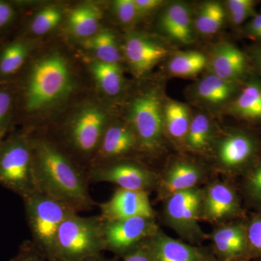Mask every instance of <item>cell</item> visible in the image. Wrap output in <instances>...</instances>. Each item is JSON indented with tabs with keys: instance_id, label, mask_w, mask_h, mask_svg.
Listing matches in <instances>:
<instances>
[{
	"instance_id": "obj_37",
	"label": "cell",
	"mask_w": 261,
	"mask_h": 261,
	"mask_svg": "<svg viewBox=\"0 0 261 261\" xmlns=\"http://www.w3.org/2000/svg\"><path fill=\"white\" fill-rule=\"evenodd\" d=\"M247 189L250 197L261 204V162L249 176Z\"/></svg>"
},
{
	"instance_id": "obj_44",
	"label": "cell",
	"mask_w": 261,
	"mask_h": 261,
	"mask_svg": "<svg viewBox=\"0 0 261 261\" xmlns=\"http://www.w3.org/2000/svg\"><path fill=\"white\" fill-rule=\"evenodd\" d=\"M8 130H0V145H1L2 142L4 140L5 135Z\"/></svg>"
},
{
	"instance_id": "obj_19",
	"label": "cell",
	"mask_w": 261,
	"mask_h": 261,
	"mask_svg": "<svg viewBox=\"0 0 261 261\" xmlns=\"http://www.w3.org/2000/svg\"><path fill=\"white\" fill-rule=\"evenodd\" d=\"M215 250L221 261H238L250 254L247 231L240 225L216 229L212 234Z\"/></svg>"
},
{
	"instance_id": "obj_13",
	"label": "cell",
	"mask_w": 261,
	"mask_h": 261,
	"mask_svg": "<svg viewBox=\"0 0 261 261\" xmlns=\"http://www.w3.org/2000/svg\"><path fill=\"white\" fill-rule=\"evenodd\" d=\"M147 244L153 261H218L205 250L169 238L160 230Z\"/></svg>"
},
{
	"instance_id": "obj_38",
	"label": "cell",
	"mask_w": 261,
	"mask_h": 261,
	"mask_svg": "<svg viewBox=\"0 0 261 261\" xmlns=\"http://www.w3.org/2000/svg\"><path fill=\"white\" fill-rule=\"evenodd\" d=\"M122 257V261H153L147 240Z\"/></svg>"
},
{
	"instance_id": "obj_26",
	"label": "cell",
	"mask_w": 261,
	"mask_h": 261,
	"mask_svg": "<svg viewBox=\"0 0 261 261\" xmlns=\"http://www.w3.org/2000/svg\"><path fill=\"white\" fill-rule=\"evenodd\" d=\"M226 12L222 3L209 1L203 3L194 18L195 31L202 35L216 34L224 23Z\"/></svg>"
},
{
	"instance_id": "obj_5",
	"label": "cell",
	"mask_w": 261,
	"mask_h": 261,
	"mask_svg": "<svg viewBox=\"0 0 261 261\" xmlns=\"http://www.w3.org/2000/svg\"><path fill=\"white\" fill-rule=\"evenodd\" d=\"M0 185L21 197L36 189L31 138L15 134L0 145Z\"/></svg>"
},
{
	"instance_id": "obj_45",
	"label": "cell",
	"mask_w": 261,
	"mask_h": 261,
	"mask_svg": "<svg viewBox=\"0 0 261 261\" xmlns=\"http://www.w3.org/2000/svg\"><path fill=\"white\" fill-rule=\"evenodd\" d=\"M238 261H245V260H238Z\"/></svg>"
},
{
	"instance_id": "obj_32",
	"label": "cell",
	"mask_w": 261,
	"mask_h": 261,
	"mask_svg": "<svg viewBox=\"0 0 261 261\" xmlns=\"http://www.w3.org/2000/svg\"><path fill=\"white\" fill-rule=\"evenodd\" d=\"M225 9L231 23L234 25H241L247 19L257 14L255 3L252 0H228Z\"/></svg>"
},
{
	"instance_id": "obj_10",
	"label": "cell",
	"mask_w": 261,
	"mask_h": 261,
	"mask_svg": "<svg viewBox=\"0 0 261 261\" xmlns=\"http://www.w3.org/2000/svg\"><path fill=\"white\" fill-rule=\"evenodd\" d=\"M106 125L107 117L102 111L94 107L85 108L67 128L68 143L82 155H92L97 151Z\"/></svg>"
},
{
	"instance_id": "obj_14",
	"label": "cell",
	"mask_w": 261,
	"mask_h": 261,
	"mask_svg": "<svg viewBox=\"0 0 261 261\" xmlns=\"http://www.w3.org/2000/svg\"><path fill=\"white\" fill-rule=\"evenodd\" d=\"M207 66L211 74L228 82H238L246 74L248 62L239 48L227 42L216 44L211 50Z\"/></svg>"
},
{
	"instance_id": "obj_40",
	"label": "cell",
	"mask_w": 261,
	"mask_h": 261,
	"mask_svg": "<svg viewBox=\"0 0 261 261\" xmlns=\"http://www.w3.org/2000/svg\"><path fill=\"white\" fill-rule=\"evenodd\" d=\"M245 32L250 39L261 41V13L250 19L245 25Z\"/></svg>"
},
{
	"instance_id": "obj_36",
	"label": "cell",
	"mask_w": 261,
	"mask_h": 261,
	"mask_svg": "<svg viewBox=\"0 0 261 261\" xmlns=\"http://www.w3.org/2000/svg\"><path fill=\"white\" fill-rule=\"evenodd\" d=\"M46 259L37 250L32 242H24L18 253L10 261H45Z\"/></svg>"
},
{
	"instance_id": "obj_41",
	"label": "cell",
	"mask_w": 261,
	"mask_h": 261,
	"mask_svg": "<svg viewBox=\"0 0 261 261\" xmlns=\"http://www.w3.org/2000/svg\"><path fill=\"white\" fill-rule=\"evenodd\" d=\"M135 3L141 16L143 17L157 10L164 2L161 0H135Z\"/></svg>"
},
{
	"instance_id": "obj_22",
	"label": "cell",
	"mask_w": 261,
	"mask_h": 261,
	"mask_svg": "<svg viewBox=\"0 0 261 261\" xmlns=\"http://www.w3.org/2000/svg\"><path fill=\"white\" fill-rule=\"evenodd\" d=\"M229 110L232 114L243 119L261 121L260 81H250L233 99Z\"/></svg>"
},
{
	"instance_id": "obj_39",
	"label": "cell",
	"mask_w": 261,
	"mask_h": 261,
	"mask_svg": "<svg viewBox=\"0 0 261 261\" xmlns=\"http://www.w3.org/2000/svg\"><path fill=\"white\" fill-rule=\"evenodd\" d=\"M16 16V10L10 3L0 1V29L9 25Z\"/></svg>"
},
{
	"instance_id": "obj_23",
	"label": "cell",
	"mask_w": 261,
	"mask_h": 261,
	"mask_svg": "<svg viewBox=\"0 0 261 261\" xmlns=\"http://www.w3.org/2000/svg\"><path fill=\"white\" fill-rule=\"evenodd\" d=\"M32 51L31 43L20 38L8 43L0 49V81L18 73Z\"/></svg>"
},
{
	"instance_id": "obj_29",
	"label": "cell",
	"mask_w": 261,
	"mask_h": 261,
	"mask_svg": "<svg viewBox=\"0 0 261 261\" xmlns=\"http://www.w3.org/2000/svg\"><path fill=\"white\" fill-rule=\"evenodd\" d=\"M207 66V59L203 53L197 51H183L170 59L168 69L170 73L179 77L194 76Z\"/></svg>"
},
{
	"instance_id": "obj_4",
	"label": "cell",
	"mask_w": 261,
	"mask_h": 261,
	"mask_svg": "<svg viewBox=\"0 0 261 261\" xmlns=\"http://www.w3.org/2000/svg\"><path fill=\"white\" fill-rule=\"evenodd\" d=\"M100 216L73 213L62 223L56 241V261H80L106 250Z\"/></svg>"
},
{
	"instance_id": "obj_35",
	"label": "cell",
	"mask_w": 261,
	"mask_h": 261,
	"mask_svg": "<svg viewBox=\"0 0 261 261\" xmlns=\"http://www.w3.org/2000/svg\"><path fill=\"white\" fill-rule=\"evenodd\" d=\"M250 252L261 256V217L252 220L247 230Z\"/></svg>"
},
{
	"instance_id": "obj_7",
	"label": "cell",
	"mask_w": 261,
	"mask_h": 261,
	"mask_svg": "<svg viewBox=\"0 0 261 261\" xmlns=\"http://www.w3.org/2000/svg\"><path fill=\"white\" fill-rule=\"evenodd\" d=\"M203 190L193 188L173 193L166 198L165 219L185 240L198 242L204 240L205 233L198 225Z\"/></svg>"
},
{
	"instance_id": "obj_30",
	"label": "cell",
	"mask_w": 261,
	"mask_h": 261,
	"mask_svg": "<svg viewBox=\"0 0 261 261\" xmlns=\"http://www.w3.org/2000/svg\"><path fill=\"white\" fill-rule=\"evenodd\" d=\"M212 137L213 126L208 117L196 115L191 120L185 142L192 150H202L209 145Z\"/></svg>"
},
{
	"instance_id": "obj_42",
	"label": "cell",
	"mask_w": 261,
	"mask_h": 261,
	"mask_svg": "<svg viewBox=\"0 0 261 261\" xmlns=\"http://www.w3.org/2000/svg\"><path fill=\"white\" fill-rule=\"evenodd\" d=\"M253 58L255 63H256L257 68L261 71V46L260 47L256 48L254 50Z\"/></svg>"
},
{
	"instance_id": "obj_33",
	"label": "cell",
	"mask_w": 261,
	"mask_h": 261,
	"mask_svg": "<svg viewBox=\"0 0 261 261\" xmlns=\"http://www.w3.org/2000/svg\"><path fill=\"white\" fill-rule=\"evenodd\" d=\"M113 6L117 18L124 25L135 23L142 18L135 0H117L113 3Z\"/></svg>"
},
{
	"instance_id": "obj_12",
	"label": "cell",
	"mask_w": 261,
	"mask_h": 261,
	"mask_svg": "<svg viewBox=\"0 0 261 261\" xmlns=\"http://www.w3.org/2000/svg\"><path fill=\"white\" fill-rule=\"evenodd\" d=\"M125 57L134 73L145 74L168 55V48L161 42L142 34H132L124 43Z\"/></svg>"
},
{
	"instance_id": "obj_20",
	"label": "cell",
	"mask_w": 261,
	"mask_h": 261,
	"mask_svg": "<svg viewBox=\"0 0 261 261\" xmlns=\"http://www.w3.org/2000/svg\"><path fill=\"white\" fill-rule=\"evenodd\" d=\"M202 176V170L195 163L186 161L175 163L168 168L161 182V195L167 198L176 192L195 188Z\"/></svg>"
},
{
	"instance_id": "obj_6",
	"label": "cell",
	"mask_w": 261,
	"mask_h": 261,
	"mask_svg": "<svg viewBox=\"0 0 261 261\" xmlns=\"http://www.w3.org/2000/svg\"><path fill=\"white\" fill-rule=\"evenodd\" d=\"M128 120L138 147L147 152L157 151L164 132L163 106L157 91L150 89L136 97L130 103Z\"/></svg>"
},
{
	"instance_id": "obj_2",
	"label": "cell",
	"mask_w": 261,
	"mask_h": 261,
	"mask_svg": "<svg viewBox=\"0 0 261 261\" xmlns=\"http://www.w3.org/2000/svg\"><path fill=\"white\" fill-rule=\"evenodd\" d=\"M73 89L71 71L64 57L53 53L32 65L23 88L24 109L41 111L64 99Z\"/></svg>"
},
{
	"instance_id": "obj_21",
	"label": "cell",
	"mask_w": 261,
	"mask_h": 261,
	"mask_svg": "<svg viewBox=\"0 0 261 261\" xmlns=\"http://www.w3.org/2000/svg\"><path fill=\"white\" fill-rule=\"evenodd\" d=\"M238 82H228L214 74L206 75L195 86L196 97L209 106H221L232 98Z\"/></svg>"
},
{
	"instance_id": "obj_27",
	"label": "cell",
	"mask_w": 261,
	"mask_h": 261,
	"mask_svg": "<svg viewBox=\"0 0 261 261\" xmlns=\"http://www.w3.org/2000/svg\"><path fill=\"white\" fill-rule=\"evenodd\" d=\"M87 49H90L97 58V61L118 64L121 53L116 35L107 29L99 31L84 42Z\"/></svg>"
},
{
	"instance_id": "obj_24",
	"label": "cell",
	"mask_w": 261,
	"mask_h": 261,
	"mask_svg": "<svg viewBox=\"0 0 261 261\" xmlns=\"http://www.w3.org/2000/svg\"><path fill=\"white\" fill-rule=\"evenodd\" d=\"M190 123V110L186 105L169 101L163 106L164 130L173 140L185 142Z\"/></svg>"
},
{
	"instance_id": "obj_3",
	"label": "cell",
	"mask_w": 261,
	"mask_h": 261,
	"mask_svg": "<svg viewBox=\"0 0 261 261\" xmlns=\"http://www.w3.org/2000/svg\"><path fill=\"white\" fill-rule=\"evenodd\" d=\"M32 243L48 261H56V241L62 223L73 208L39 190L22 197Z\"/></svg>"
},
{
	"instance_id": "obj_1",
	"label": "cell",
	"mask_w": 261,
	"mask_h": 261,
	"mask_svg": "<svg viewBox=\"0 0 261 261\" xmlns=\"http://www.w3.org/2000/svg\"><path fill=\"white\" fill-rule=\"evenodd\" d=\"M31 138L36 189L76 211L95 205L88 190L87 174L50 141Z\"/></svg>"
},
{
	"instance_id": "obj_31",
	"label": "cell",
	"mask_w": 261,
	"mask_h": 261,
	"mask_svg": "<svg viewBox=\"0 0 261 261\" xmlns=\"http://www.w3.org/2000/svg\"><path fill=\"white\" fill-rule=\"evenodd\" d=\"M63 17L61 8L49 6L39 11L30 24V32L34 35H43L50 32L61 23Z\"/></svg>"
},
{
	"instance_id": "obj_9",
	"label": "cell",
	"mask_w": 261,
	"mask_h": 261,
	"mask_svg": "<svg viewBox=\"0 0 261 261\" xmlns=\"http://www.w3.org/2000/svg\"><path fill=\"white\" fill-rule=\"evenodd\" d=\"M89 184L108 182L121 189L147 191L157 184L153 173L140 164L127 161L93 166L87 174Z\"/></svg>"
},
{
	"instance_id": "obj_34",
	"label": "cell",
	"mask_w": 261,
	"mask_h": 261,
	"mask_svg": "<svg viewBox=\"0 0 261 261\" xmlns=\"http://www.w3.org/2000/svg\"><path fill=\"white\" fill-rule=\"evenodd\" d=\"M14 103L13 92L6 87L0 88V130H8Z\"/></svg>"
},
{
	"instance_id": "obj_18",
	"label": "cell",
	"mask_w": 261,
	"mask_h": 261,
	"mask_svg": "<svg viewBox=\"0 0 261 261\" xmlns=\"http://www.w3.org/2000/svg\"><path fill=\"white\" fill-rule=\"evenodd\" d=\"M137 147V137L128 125L113 124L106 127L95 153L104 163L123 157Z\"/></svg>"
},
{
	"instance_id": "obj_16",
	"label": "cell",
	"mask_w": 261,
	"mask_h": 261,
	"mask_svg": "<svg viewBox=\"0 0 261 261\" xmlns=\"http://www.w3.org/2000/svg\"><path fill=\"white\" fill-rule=\"evenodd\" d=\"M238 210V197L227 185L214 182L203 190L200 218L211 221H221L236 214Z\"/></svg>"
},
{
	"instance_id": "obj_43",
	"label": "cell",
	"mask_w": 261,
	"mask_h": 261,
	"mask_svg": "<svg viewBox=\"0 0 261 261\" xmlns=\"http://www.w3.org/2000/svg\"><path fill=\"white\" fill-rule=\"evenodd\" d=\"M80 261H117V260H111V259L106 258V257H102L100 254V255H94V256L86 257V258L83 259V260H81Z\"/></svg>"
},
{
	"instance_id": "obj_11",
	"label": "cell",
	"mask_w": 261,
	"mask_h": 261,
	"mask_svg": "<svg viewBox=\"0 0 261 261\" xmlns=\"http://www.w3.org/2000/svg\"><path fill=\"white\" fill-rule=\"evenodd\" d=\"M104 221H118L136 217L154 219L148 192L119 188L107 202L99 204Z\"/></svg>"
},
{
	"instance_id": "obj_28",
	"label": "cell",
	"mask_w": 261,
	"mask_h": 261,
	"mask_svg": "<svg viewBox=\"0 0 261 261\" xmlns=\"http://www.w3.org/2000/svg\"><path fill=\"white\" fill-rule=\"evenodd\" d=\"M90 69L99 88L107 95L115 97L121 92L123 86L122 70L118 64L92 62Z\"/></svg>"
},
{
	"instance_id": "obj_15",
	"label": "cell",
	"mask_w": 261,
	"mask_h": 261,
	"mask_svg": "<svg viewBox=\"0 0 261 261\" xmlns=\"http://www.w3.org/2000/svg\"><path fill=\"white\" fill-rule=\"evenodd\" d=\"M159 29L166 37L182 44L195 40V29L191 10L186 3L176 2L167 5L161 13Z\"/></svg>"
},
{
	"instance_id": "obj_17",
	"label": "cell",
	"mask_w": 261,
	"mask_h": 261,
	"mask_svg": "<svg viewBox=\"0 0 261 261\" xmlns=\"http://www.w3.org/2000/svg\"><path fill=\"white\" fill-rule=\"evenodd\" d=\"M256 148V142L251 136L243 132H232L219 142L218 162L225 169H238L252 159Z\"/></svg>"
},
{
	"instance_id": "obj_8",
	"label": "cell",
	"mask_w": 261,
	"mask_h": 261,
	"mask_svg": "<svg viewBox=\"0 0 261 261\" xmlns=\"http://www.w3.org/2000/svg\"><path fill=\"white\" fill-rule=\"evenodd\" d=\"M103 221L106 250L123 257L159 231L154 219L136 217Z\"/></svg>"
},
{
	"instance_id": "obj_25",
	"label": "cell",
	"mask_w": 261,
	"mask_h": 261,
	"mask_svg": "<svg viewBox=\"0 0 261 261\" xmlns=\"http://www.w3.org/2000/svg\"><path fill=\"white\" fill-rule=\"evenodd\" d=\"M101 12L96 5L87 4L75 8L68 18L70 31L80 38L92 37L99 32Z\"/></svg>"
}]
</instances>
